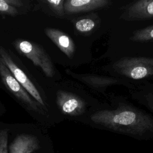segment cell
Listing matches in <instances>:
<instances>
[{"label": "cell", "mask_w": 153, "mask_h": 153, "mask_svg": "<svg viewBox=\"0 0 153 153\" xmlns=\"http://www.w3.org/2000/svg\"><path fill=\"white\" fill-rule=\"evenodd\" d=\"M121 18L127 21L153 19V0H140L127 5Z\"/></svg>", "instance_id": "8"}, {"label": "cell", "mask_w": 153, "mask_h": 153, "mask_svg": "<svg viewBox=\"0 0 153 153\" xmlns=\"http://www.w3.org/2000/svg\"><path fill=\"white\" fill-rule=\"evenodd\" d=\"M6 2L9 4L10 5L17 8L20 7L23 5V1L20 0H6Z\"/></svg>", "instance_id": "17"}, {"label": "cell", "mask_w": 153, "mask_h": 153, "mask_svg": "<svg viewBox=\"0 0 153 153\" xmlns=\"http://www.w3.org/2000/svg\"><path fill=\"white\" fill-rule=\"evenodd\" d=\"M0 59L11 72L16 79L40 104L44 110L47 111L48 110L47 108V104L45 96L42 95V92L34 84L29 74L16 62L11 55V51L7 50L2 45H0Z\"/></svg>", "instance_id": "3"}, {"label": "cell", "mask_w": 153, "mask_h": 153, "mask_svg": "<svg viewBox=\"0 0 153 153\" xmlns=\"http://www.w3.org/2000/svg\"><path fill=\"white\" fill-rule=\"evenodd\" d=\"M42 2L45 3L56 16L62 17L66 14L64 8L65 0H45L43 1Z\"/></svg>", "instance_id": "13"}, {"label": "cell", "mask_w": 153, "mask_h": 153, "mask_svg": "<svg viewBox=\"0 0 153 153\" xmlns=\"http://www.w3.org/2000/svg\"><path fill=\"white\" fill-rule=\"evenodd\" d=\"M111 68L114 75L123 79L151 78H153V58L123 57L115 62Z\"/></svg>", "instance_id": "2"}, {"label": "cell", "mask_w": 153, "mask_h": 153, "mask_svg": "<svg viewBox=\"0 0 153 153\" xmlns=\"http://www.w3.org/2000/svg\"><path fill=\"white\" fill-rule=\"evenodd\" d=\"M56 103L61 112L68 116L79 117L88 112L89 110L91 112L92 101L79 94L78 91L59 90L56 92Z\"/></svg>", "instance_id": "5"}, {"label": "cell", "mask_w": 153, "mask_h": 153, "mask_svg": "<svg viewBox=\"0 0 153 153\" xmlns=\"http://www.w3.org/2000/svg\"><path fill=\"white\" fill-rule=\"evenodd\" d=\"M131 39L137 42L153 40V25L134 31L131 37Z\"/></svg>", "instance_id": "12"}, {"label": "cell", "mask_w": 153, "mask_h": 153, "mask_svg": "<svg viewBox=\"0 0 153 153\" xmlns=\"http://www.w3.org/2000/svg\"><path fill=\"white\" fill-rule=\"evenodd\" d=\"M96 26L95 22L90 18H83L77 20L75 28L80 33H87L92 30Z\"/></svg>", "instance_id": "14"}, {"label": "cell", "mask_w": 153, "mask_h": 153, "mask_svg": "<svg viewBox=\"0 0 153 153\" xmlns=\"http://www.w3.org/2000/svg\"><path fill=\"white\" fill-rule=\"evenodd\" d=\"M0 77L5 87L26 109L41 114H44L45 111L42 107L16 79L1 59Z\"/></svg>", "instance_id": "6"}, {"label": "cell", "mask_w": 153, "mask_h": 153, "mask_svg": "<svg viewBox=\"0 0 153 153\" xmlns=\"http://www.w3.org/2000/svg\"><path fill=\"white\" fill-rule=\"evenodd\" d=\"M45 35L68 57H72L75 51L73 40L63 32L55 28L46 27Z\"/></svg>", "instance_id": "10"}, {"label": "cell", "mask_w": 153, "mask_h": 153, "mask_svg": "<svg viewBox=\"0 0 153 153\" xmlns=\"http://www.w3.org/2000/svg\"><path fill=\"white\" fill-rule=\"evenodd\" d=\"M109 3L107 0H66L64 8L66 14H73L99 10L106 7Z\"/></svg>", "instance_id": "9"}, {"label": "cell", "mask_w": 153, "mask_h": 153, "mask_svg": "<svg viewBox=\"0 0 153 153\" xmlns=\"http://www.w3.org/2000/svg\"><path fill=\"white\" fill-rule=\"evenodd\" d=\"M8 130H0V153H8Z\"/></svg>", "instance_id": "16"}, {"label": "cell", "mask_w": 153, "mask_h": 153, "mask_svg": "<svg viewBox=\"0 0 153 153\" xmlns=\"http://www.w3.org/2000/svg\"><path fill=\"white\" fill-rule=\"evenodd\" d=\"M66 71L68 75L77 81L84 84L91 89L102 93H104L108 87L113 85H124L131 88L133 86L127 80L119 77L92 74H78L69 69H67Z\"/></svg>", "instance_id": "7"}, {"label": "cell", "mask_w": 153, "mask_h": 153, "mask_svg": "<svg viewBox=\"0 0 153 153\" xmlns=\"http://www.w3.org/2000/svg\"><path fill=\"white\" fill-rule=\"evenodd\" d=\"M39 148V142L35 136L22 134L17 136L9 146L10 153H32Z\"/></svg>", "instance_id": "11"}, {"label": "cell", "mask_w": 153, "mask_h": 153, "mask_svg": "<svg viewBox=\"0 0 153 153\" xmlns=\"http://www.w3.org/2000/svg\"><path fill=\"white\" fill-rule=\"evenodd\" d=\"M16 49L22 54L30 59L48 77L55 74V68L52 60L45 50L38 44L24 39H17L13 42Z\"/></svg>", "instance_id": "4"}, {"label": "cell", "mask_w": 153, "mask_h": 153, "mask_svg": "<svg viewBox=\"0 0 153 153\" xmlns=\"http://www.w3.org/2000/svg\"><path fill=\"white\" fill-rule=\"evenodd\" d=\"M0 13L13 17L19 15L17 8L8 4L6 0H0Z\"/></svg>", "instance_id": "15"}, {"label": "cell", "mask_w": 153, "mask_h": 153, "mask_svg": "<svg viewBox=\"0 0 153 153\" xmlns=\"http://www.w3.org/2000/svg\"><path fill=\"white\" fill-rule=\"evenodd\" d=\"M112 106L95 109L89 115L92 123L131 136L153 132V117L122 99H115Z\"/></svg>", "instance_id": "1"}]
</instances>
